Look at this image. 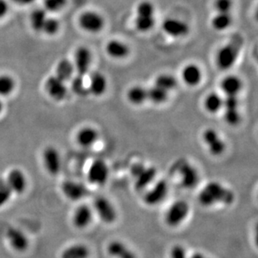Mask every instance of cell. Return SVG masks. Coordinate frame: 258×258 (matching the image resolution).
<instances>
[{
	"mask_svg": "<svg viewBox=\"0 0 258 258\" xmlns=\"http://www.w3.org/2000/svg\"><path fill=\"white\" fill-rule=\"evenodd\" d=\"M182 80L186 85L190 86H198L202 81V74L200 68L195 64H189L183 69Z\"/></svg>",
	"mask_w": 258,
	"mask_h": 258,
	"instance_id": "obj_22",
	"label": "cell"
},
{
	"mask_svg": "<svg viewBox=\"0 0 258 258\" xmlns=\"http://www.w3.org/2000/svg\"><path fill=\"white\" fill-rule=\"evenodd\" d=\"M156 169L154 166L146 167L143 164H135L132 167V174L134 176L135 186L137 190H142L150 185L156 176Z\"/></svg>",
	"mask_w": 258,
	"mask_h": 258,
	"instance_id": "obj_4",
	"label": "cell"
},
{
	"mask_svg": "<svg viewBox=\"0 0 258 258\" xmlns=\"http://www.w3.org/2000/svg\"><path fill=\"white\" fill-rule=\"evenodd\" d=\"M162 29L171 37H183L189 33L190 28L186 23L178 19H167L162 24Z\"/></svg>",
	"mask_w": 258,
	"mask_h": 258,
	"instance_id": "obj_17",
	"label": "cell"
},
{
	"mask_svg": "<svg viewBox=\"0 0 258 258\" xmlns=\"http://www.w3.org/2000/svg\"><path fill=\"white\" fill-rule=\"evenodd\" d=\"M239 100L236 95H227L223 99L225 110H238Z\"/></svg>",
	"mask_w": 258,
	"mask_h": 258,
	"instance_id": "obj_41",
	"label": "cell"
},
{
	"mask_svg": "<svg viewBox=\"0 0 258 258\" xmlns=\"http://www.w3.org/2000/svg\"><path fill=\"white\" fill-rule=\"evenodd\" d=\"M48 16H49L48 12L44 10V8H39L33 10L29 16V21H30L32 29L37 33H41L44 22Z\"/></svg>",
	"mask_w": 258,
	"mask_h": 258,
	"instance_id": "obj_24",
	"label": "cell"
},
{
	"mask_svg": "<svg viewBox=\"0 0 258 258\" xmlns=\"http://www.w3.org/2000/svg\"><path fill=\"white\" fill-rule=\"evenodd\" d=\"M232 22L230 13H217L212 20V26L217 31H223L228 29Z\"/></svg>",
	"mask_w": 258,
	"mask_h": 258,
	"instance_id": "obj_31",
	"label": "cell"
},
{
	"mask_svg": "<svg viewBox=\"0 0 258 258\" xmlns=\"http://www.w3.org/2000/svg\"><path fill=\"white\" fill-rule=\"evenodd\" d=\"M242 45L243 38L239 34L233 35L230 41L217 53V66L223 71L231 69L236 63Z\"/></svg>",
	"mask_w": 258,
	"mask_h": 258,
	"instance_id": "obj_2",
	"label": "cell"
},
{
	"mask_svg": "<svg viewBox=\"0 0 258 258\" xmlns=\"http://www.w3.org/2000/svg\"><path fill=\"white\" fill-rule=\"evenodd\" d=\"M92 221V211L87 205H81L74 212L73 224L78 229H84Z\"/></svg>",
	"mask_w": 258,
	"mask_h": 258,
	"instance_id": "obj_18",
	"label": "cell"
},
{
	"mask_svg": "<svg viewBox=\"0 0 258 258\" xmlns=\"http://www.w3.org/2000/svg\"><path fill=\"white\" fill-rule=\"evenodd\" d=\"M106 51L110 57L114 58H123L129 54V48L126 44L119 40H111L106 46Z\"/></svg>",
	"mask_w": 258,
	"mask_h": 258,
	"instance_id": "obj_26",
	"label": "cell"
},
{
	"mask_svg": "<svg viewBox=\"0 0 258 258\" xmlns=\"http://www.w3.org/2000/svg\"><path fill=\"white\" fill-rule=\"evenodd\" d=\"M42 160L44 168L49 175L55 176L58 175L61 170V156L54 146H47L42 153Z\"/></svg>",
	"mask_w": 258,
	"mask_h": 258,
	"instance_id": "obj_5",
	"label": "cell"
},
{
	"mask_svg": "<svg viewBox=\"0 0 258 258\" xmlns=\"http://www.w3.org/2000/svg\"><path fill=\"white\" fill-rule=\"evenodd\" d=\"M155 14V7L152 5V3L150 1H142L140 3L137 9V16H147V17H151L154 16Z\"/></svg>",
	"mask_w": 258,
	"mask_h": 258,
	"instance_id": "obj_38",
	"label": "cell"
},
{
	"mask_svg": "<svg viewBox=\"0 0 258 258\" xmlns=\"http://www.w3.org/2000/svg\"><path fill=\"white\" fill-rule=\"evenodd\" d=\"M61 190L63 195L69 200L78 202L86 198L88 194L87 188L80 182L74 180H66L61 185Z\"/></svg>",
	"mask_w": 258,
	"mask_h": 258,
	"instance_id": "obj_14",
	"label": "cell"
},
{
	"mask_svg": "<svg viewBox=\"0 0 258 258\" xmlns=\"http://www.w3.org/2000/svg\"><path fill=\"white\" fill-rule=\"evenodd\" d=\"M87 176L89 182L93 185H104L109 178V167L102 160H95L89 168Z\"/></svg>",
	"mask_w": 258,
	"mask_h": 258,
	"instance_id": "obj_6",
	"label": "cell"
},
{
	"mask_svg": "<svg viewBox=\"0 0 258 258\" xmlns=\"http://www.w3.org/2000/svg\"><path fill=\"white\" fill-rule=\"evenodd\" d=\"M68 0H44V9L48 13H58L66 7Z\"/></svg>",
	"mask_w": 258,
	"mask_h": 258,
	"instance_id": "obj_37",
	"label": "cell"
},
{
	"mask_svg": "<svg viewBox=\"0 0 258 258\" xmlns=\"http://www.w3.org/2000/svg\"><path fill=\"white\" fill-rule=\"evenodd\" d=\"M155 85L162 88L163 90L169 92L170 90L175 89V86L177 85V82L174 76H170V75H161L156 78Z\"/></svg>",
	"mask_w": 258,
	"mask_h": 258,
	"instance_id": "obj_35",
	"label": "cell"
},
{
	"mask_svg": "<svg viewBox=\"0 0 258 258\" xmlns=\"http://www.w3.org/2000/svg\"><path fill=\"white\" fill-rule=\"evenodd\" d=\"M3 110H4V104H3L2 100H0V115H1Z\"/></svg>",
	"mask_w": 258,
	"mask_h": 258,
	"instance_id": "obj_47",
	"label": "cell"
},
{
	"mask_svg": "<svg viewBox=\"0 0 258 258\" xmlns=\"http://www.w3.org/2000/svg\"><path fill=\"white\" fill-rule=\"evenodd\" d=\"M12 193L5 180L0 179V208L7 204L11 198Z\"/></svg>",
	"mask_w": 258,
	"mask_h": 258,
	"instance_id": "obj_39",
	"label": "cell"
},
{
	"mask_svg": "<svg viewBox=\"0 0 258 258\" xmlns=\"http://www.w3.org/2000/svg\"><path fill=\"white\" fill-rule=\"evenodd\" d=\"M44 89L49 97L55 101H62L68 95V89L66 82L61 81L57 76H49L44 83Z\"/></svg>",
	"mask_w": 258,
	"mask_h": 258,
	"instance_id": "obj_7",
	"label": "cell"
},
{
	"mask_svg": "<svg viewBox=\"0 0 258 258\" xmlns=\"http://www.w3.org/2000/svg\"><path fill=\"white\" fill-rule=\"evenodd\" d=\"M127 98L133 105H142L147 100V90L142 86H134L127 93Z\"/></svg>",
	"mask_w": 258,
	"mask_h": 258,
	"instance_id": "obj_29",
	"label": "cell"
},
{
	"mask_svg": "<svg viewBox=\"0 0 258 258\" xmlns=\"http://www.w3.org/2000/svg\"><path fill=\"white\" fill-rule=\"evenodd\" d=\"M12 1L20 6H27L33 4L35 0H12Z\"/></svg>",
	"mask_w": 258,
	"mask_h": 258,
	"instance_id": "obj_45",
	"label": "cell"
},
{
	"mask_svg": "<svg viewBox=\"0 0 258 258\" xmlns=\"http://www.w3.org/2000/svg\"><path fill=\"white\" fill-rule=\"evenodd\" d=\"M202 140L207 145L210 153L215 156H221L226 150V144L214 129L208 128L202 134Z\"/></svg>",
	"mask_w": 258,
	"mask_h": 258,
	"instance_id": "obj_9",
	"label": "cell"
},
{
	"mask_svg": "<svg viewBox=\"0 0 258 258\" xmlns=\"http://www.w3.org/2000/svg\"><path fill=\"white\" fill-rule=\"evenodd\" d=\"M107 88V81L105 76L100 72H93L90 76L88 90L89 93L95 96H100L105 92Z\"/></svg>",
	"mask_w": 258,
	"mask_h": 258,
	"instance_id": "obj_20",
	"label": "cell"
},
{
	"mask_svg": "<svg viewBox=\"0 0 258 258\" xmlns=\"http://www.w3.org/2000/svg\"><path fill=\"white\" fill-rule=\"evenodd\" d=\"M16 88V81L13 76L4 74L0 75V97H7L12 95Z\"/></svg>",
	"mask_w": 258,
	"mask_h": 258,
	"instance_id": "obj_28",
	"label": "cell"
},
{
	"mask_svg": "<svg viewBox=\"0 0 258 258\" xmlns=\"http://www.w3.org/2000/svg\"><path fill=\"white\" fill-rule=\"evenodd\" d=\"M71 89L79 96H86L89 93L88 86H86L85 79L82 76H76L71 80Z\"/></svg>",
	"mask_w": 258,
	"mask_h": 258,
	"instance_id": "obj_33",
	"label": "cell"
},
{
	"mask_svg": "<svg viewBox=\"0 0 258 258\" xmlns=\"http://www.w3.org/2000/svg\"><path fill=\"white\" fill-rule=\"evenodd\" d=\"M13 193L20 195L26 190L28 185L27 178L25 173L20 169H12L8 174L5 180Z\"/></svg>",
	"mask_w": 258,
	"mask_h": 258,
	"instance_id": "obj_12",
	"label": "cell"
},
{
	"mask_svg": "<svg viewBox=\"0 0 258 258\" xmlns=\"http://www.w3.org/2000/svg\"><path fill=\"white\" fill-rule=\"evenodd\" d=\"M75 73L76 71H75L73 62L64 58L59 61L57 64L54 76H57L58 79H60L61 81L66 83L73 79Z\"/></svg>",
	"mask_w": 258,
	"mask_h": 258,
	"instance_id": "obj_23",
	"label": "cell"
},
{
	"mask_svg": "<svg viewBox=\"0 0 258 258\" xmlns=\"http://www.w3.org/2000/svg\"><path fill=\"white\" fill-rule=\"evenodd\" d=\"M59 29H60L59 21L55 18L48 16L44 22L41 33H44L49 36H54L55 34H58Z\"/></svg>",
	"mask_w": 258,
	"mask_h": 258,
	"instance_id": "obj_34",
	"label": "cell"
},
{
	"mask_svg": "<svg viewBox=\"0 0 258 258\" xmlns=\"http://www.w3.org/2000/svg\"><path fill=\"white\" fill-rule=\"evenodd\" d=\"M198 200L204 207H211L216 204L230 206L235 202V194L221 183L211 181L201 190Z\"/></svg>",
	"mask_w": 258,
	"mask_h": 258,
	"instance_id": "obj_1",
	"label": "cell"
},
{
	"mask_svg": "<svg viewBox=\"0 0 258 258\" xmlns=\"http://www.w3.org/2000/svg\"><path fill=\"white\" fill-rule=\"evenodd\" d=\"M79 23L81 27L89 33H99L105 25L102 16L95 11H86L82 14Z\"/></svg>",
	"mask_w": 258,
	"mask_h": 258,
	"instance_id": "obj_10",
	"label": "cell"
},
{
	"mask_svg": "<svg viewBox=\"0 0 258 258\" xmlns=\"http://www.w3.org/2000/svg\"><path fill=\"white\" fill-rule=\"evenodd\" d=\"M168 91L163 90L162 88L155 86L147 90V100H151L155 104H161L167 100Z\"/></svg>",
	"mask_w": 258,
	"mask_h": 258,
	"instance_id": "obj_32",
	"label": "cell"
},
{
	"mask_svg": "<svg viewBox=\"0 0 258 258\" xmlns=\"http://www.w3.org/2000/svg\"><path fill=\"white\" fill-rule=\"evenodd\" d=\"M108 253L115 258H137L136 254L121 241H113L107 246Z\"/></svg>",
	"mask_w": 258,
	"mask_h": 258,
	"instance_id": "obj_21",
	"label": "cell"
},
{
	"mask_svg": "<svg viewBox=\"0 0 258 258\" xmlns=\"http://www.w3.org/2000/svg\"><path fill=\"white\" fill-rule=\"evenodd\" d=\"M7 239L10 246L15 251L23 252L29 247V241L27 236L21 230L15 227H11L8 230Z\"/></svg>",
	"mask_w": 258,
	"mask_h": 258,
	"instance_id": "obj_16",
	"label": "cell"
},
{
	"mask_svg": "<svg viewBox=\"0 0 258 258\" xmlns=\"http://www.w3.org/2000/svg\"><path fill=\"white\" fill-rule=\"evenodd\" d=\"M9 12V4L6 0H0V20H2Z\"/></svg>",
	"mask_w": 258,
	"mask_h": 258,
	"instance_id": "obj_44",
	"label": "cell"
},
{
	"mask_svg": "<svg viewBox=\"0 0 258 258\" xmlns=\"http://www.w3.org/2000/svg\"><path fill=\"white\" fill-rule=\"evenodd\" d=\"M171 258H188L186 250L180 245H175L171 249Z\"/></svg>",
	"mask_w": 258,
	"mask_h": 258,
	"instance_id": "obj_43",
	"label": "cell"
},
{
	"mask_svg": "<svg viewBox=\"0 0 258 258\" xmlns=\"http://www.w3.org/2000/svg\"><path fill=\"white\" fill-rule=\"evenodd\" d=\"M190 207L185 201L179 200L174 202L166 212L165 221L169 227H178L188 217Z\"/></svg>",
	"mask_w": 258,
	"mask_h": 258,
	"instance_id": "obj_3",
	"label": "cell"
},
{
	"mask_svg": "<svg viewBox=\"0 0 258 258\" xmlns=\"http://www.w3.org/2000/svg\"><path fill=\"white\" fill-rule=\"evenodd\" d=\"M168 193V184L165 180H159L144 197V202L148 206H156L165 200Z\"/></svg>",
	"mask_w": 258,
	"mask_h": 258,
	"instance_id": "obj_13",
	"label": "cell"
},
{
	"mask_svg": "<svg viewBox=\"0 0 258 258\" xmlns=\"http://www.w3.org/2000/svg\"><path fill=\"white\" fill-rule=\"evenodd\" d=\"M190 258H206V256L201 252H196V253L192 254Z\"/></svg>",
	"mask_w": 258,
	"mask_h": 258,
	"instance_id": "obj_46",
	"label": "cell"
},
{
	"mask_svg": "<svg viewBox=\"0 0 258 258\" xmlns=\"http://www.w3.org/2000/svg\"><path fill=\"white\" fill-rule=\"evenodd\" d=\"M179 173L181 178V184L187 189L196 187L200 180L198 170L188 162H184L180 165Z\"/></svg>",
	"mask_w": 258,
	"mask_h": 258,
	"instance_id": "obj_15",
	"label": "cell"
},
{
	"mask_svg": "<svg viewBox=\"0 0 258 258\" xmlns=\"http://www.w3.org/2000/svg\"><path fill=\"white\" fill-rule=\"evenodd\" d=\"M94 207L100 219L105 223L111 224L115 222L117 218L116 211L114 206L111 204V202L108 199L102 197L96 198Z\"/></svg>",
	"mask_w": 258,
	"mask_h": 258,
	"instance_id": "obj_11",
	"label": "cell"
},
{
	"mask_svg": "<svg viewBox=\"0 0 258 258\" xmlns=\"http://www.w3.org/2000/svg\"><path fill=\"white\" fill-rule=\"evenodd\" d=\"M99 139V133L93 127L86 126L81 128L76 136V142L85 148L94 146Z\"/></svg>",
	"mask_w": 258,
	"mask_h": 258,
	"instance_id": "obj_19",
	"label": "cell"
},
{
	"mask_svg": "<svg viewBox=\"0 0 258 258\" xmlns=\"http://www.w3.org/2000/svg\"><path fill=\"white\" fill-rule=\"evenodd\" d=\"M91 62L92 55L90 49L86 47H80L76 49L73 64L77 76H86L90 71Z\"/></svg>",
	"mask_w": 258,
	"mask_h": 258,
	"instance_id": "obj_8",
	"label": "cell"
},
{
	"mask_svg": "<svg viewBox=\"0 0 258 258\" xmlns=\"http://www.w3.org/2000/svg\"><path fill=\"white\" fill-rule=\"evenodd\" d=\"M225 120L230 125H236L241 120V115L238 110H225Z\"/></svg>",
	"mask_w": 258,
	"mask_h": 258,
	"instance_id": "obj_40",
	"label": "cell"
},
{
	"mask_svg": "<svg viewBox=\"0 0 258 258\" xmlns=\"http://www.w3.org/2000/svg\"><path fill=\"white\" fill-rule=\"evenodd\" d=\"M135 25L139 31L147 32L151 30L155 25V18L154 16H137L135 20Z\"/></svg>",
	"mask_w": 258,
	"mask_h": 258,
	"instance_id": "obj_36",
	"label": "cell"
},
{
	"mask_svg": "<svg viewBox=\"0 0 258 258\" xmlns=\"http://www.w3.org/2000/svg\"><path fill=\"white\" fill-rule=\"evenodd\" d=\"M223 107V99L217 93L210 94L205 100V108L210 113H217Z\"/></svg>",
	"mask_w": 258,
	"mask_h": 258,
	"instance_id": "obj_30",
	"label": "cell"
},
{
	"mask_svg": "<svg viewBox=\"0 0 258 258\" xmlns=\"http://www.w3.org/2000/svg\"><path fill=\"white\" fill-rule=\"evenodd\" d=\"M214 6L217 13H229L232 7V1L231 0H216Z\"/></svg>",
	"mask_w": 258,
	"mask_h": 258,
	"instance_id": "obj_42",
	"label": "cell"
},
{
	"mask_svg": "<svg viewBox=\"0 0 258 258\" xmlns=\"http://www.w3.org/2000/svg\"><path fill=\"white\" fill-rule=\"evenodd\" d=\"M222 90L227 95H237L241 88H242V83L241 80L236 77V76H227L226 78L222 81Z\"/></svg>",
	"mask_w": 258,
	"mask_h": 258,
	"instance_id": "obj_27",
	"label": "cell"
},
{
	"mask_svg": "<svg viewBox=\"0 0 258 258\" xmlns=\"http://www.w3.org/2000/svg\"><path fill=\"white\" fill-rule=\"evenodd\" d=\"M90 256V250L84 244H75L64 249L60 258H88Z\"/></svg>",
	"mask_w": 258,
	"mask_h": 258,
	"instance_id": "obj_25",
	"label": "cell"
}]
</instances>
